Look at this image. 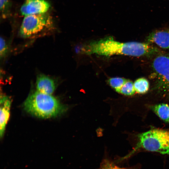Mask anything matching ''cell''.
<instances>
[{"instance_id":"10","label":"cell","mask_w":169,"mask_h":169,"mask_svg":"<svg viewBox=\"0 0 169 169\" xmlns=\"http://www.w3.org/2000/svg\"><path fill=\"white\" fill-rule=\"evenodd\" d=\"M151 108L161 120L169 122V105L161 104L153 106Z\"/></svg>"},{"instance_id":"12","label":"cell","mask_w":169,"mask_h":169,"mask_svg":"<svg viewBox=\"0 0 169 169\" xmlns=\"http://www.w3.org/2000/svg\"><path fill=\"white\" fill-rule=\"evenodd\" d=\"M97 169H131L121 167L118 165L115 160L108 158H105L102 160L99 167Z\"/></svg>"},{"instance_id":"8","label":"cell","mask_w":169,"mask_h":169,"mask_svg":"<svg viewBox=\"0 0 169 169\" xmlns=\"http://www.w3.org/2000/svg\"><path fill=\"white\" fill-rule=\"evenodd\" d=\"M0 136L3 137L9 120L11 101L10 98L5 95H1L0 98Z\"/></svg>"},{"instance_id":"9","label":"cell","mask_w":169,"mask_h":169,"mask_svg":"<svg viewBox=\"0 0 169 169\" xmlns=\"http://www.w3.org/2000/svg\"><path fill=\"white\" fill-rule=\"evenodd\" d=\"M36 85L37 91L50 95L53 93L56 88L54 80L48 76L43 74L38 76Z\"/></svg>"},{"instance_id":"11","label":"cell","mask_w":169,"mask_h":169,"mask_svg":"<svg viewBox=\"0 0 169 169\" xmlns=\"http://www.w3.org/2000/svg\"><path fill=\"white\" fill-rule=\"evenodd\" d=\"M136 92L139 94L146 93L149 88V83L148 80L144 78L137 79L133 83Z\"/></svg>"},{"instance_id":"16","label":"cell","mask_w":169,"mask_h":169,"mask_svg":"<svg viewBox=\"0 0 169 169\" xmlns=\"http://www.w3.org/2000/svg\"><path fill=\"white\" fill-rule=\"evenodd\" d=\"M9 0H0V8L3 16H5Z\"/></svg>"},{"instance_id":"6","label":"cell","mask_w":169,"mask_h":169,"mask_svg":"<svg viewBox=\"0 0 169 169\" xmlns=\"http://www.w3.org/2000/svg\"><path fill=\"white\" fill-rule=\"evenodd\" d=\"M50 6L45 0H26L21 7L20 12L25 16L46 13Z\"/></svg>"},{"instance_id":"2","label":"cell","mask_w":169,"mask_h":169,"mask_svg":"<svg viewBox=\"0 0 169 169\" xmlns=\"http://www.w3.org/2000/svg\"><path fill=\"white\" fill-rule=\"evenodd\" d=\"M28 113L37 117L48 118L54 117L65 110V108L51 95L38 91L29 95L23 105Z\"/></svg>"},{"instance_id":"3","label":"cell","mask_w":169,"mask_h":169,"mask_svg":"<svg viewBox=\"0 0 169 169\" xmlns=\"http://www.w3.org/2000/svg\"><path fill=\"white\" fill-rule=\"evenodd\" d=\"M138 147L169 155V130L153 129L138 136Z\"/></svg>"},{"instance_id":"14","label":"cell","mask_w":169,"mask_h":169,"mask_svg":"<svg viewBox=\"0 0 169 169\" xmlns=\"http://www.w3.org/2000/svg\"><path fill=\"white\" fill-rule=\"evenodd\" d=\"M135 92L133 83L128 79L122 86L119 92V93L127 96L133 95Z\"/></svg>"},{"instance_id":"5","label":"cell","mask_w":169,"mask_h":169,"mask_svg":"<svg viewBox=\"0 0 169 169\" xmlns=\"http://www.w3.org/2000/svg\"><path fill=\"white\" fill-rule=\"evenodd\" d=\"M152 66L160 88L169 90V54L157 56L154 59Z\"/></svg>"},{"instance_id":"7","label":"cell","mask_w":169,"mask_h":169,"mask_svg":"<svg viewBox=\"0 0 169 169\" xmlns=\"http://www.w3.org/2000/svg\"><path fill=\"white\" fill-rule=\"evenodd\" d=\"M147 40L161 48L169 49V29L153 31L148 35Z\"/></svg>"},{"instance_id":"15","label":"cell","mask_w":169,"mask_h":169,"mask_svg":"<svg viewBox=\"0 0 169 169\" xmlns=\"http://www.w3.org/2000/svg\"><path fill=\"white\" fill-rule=\"evenodd\" d=\"M8 51V47L5 40L0 38V55L1 58L3 57L6 54Z\"/></svg>"},{"instance_id":"4","label":"cell","mask_w":169,"mask_h":169,"mask_svg":"<svg viewBox=\"0 0 169 169\" xmlns=\"http://www.w3.org/2000/svg\"><path fill=\"white\" fill-rule=\"evenodd\" d=\"M52 18L46 13L25 16L20 30V36L28 38L53 28Z\"/></svg>"},{"instance_id":"1","label":"cell","mask_w":169,"mask_h":169,"mask_svg":"<svg viewBox=\"0 0 169 169\" xmlns=\"http://www.w3.org/2000/svg\"><path fill=\"white\" fill-rule=\"evenodd\" d=\"M81 51L82 54L87 55L95 54L106 56L123 55L139 57L153 54L157 51V49L148 43L120 42L108 36L84 45Z\"/></svg>"},{"instance_id":"13","label":"cell","mask_w":169,"mask_h":169,"mask_svg":"<svg viewBox=\"0 0 169 169\" xmlns=\"http://www.w3.org/2000/svg\"><path fill=\"white\" fill-rule=\"evenodd\" d=\"M127 80L123 78L113 77L110 78L108 82L112 88L117 92L119 93L120 89Z\"/></svg>"}]
</instances>
